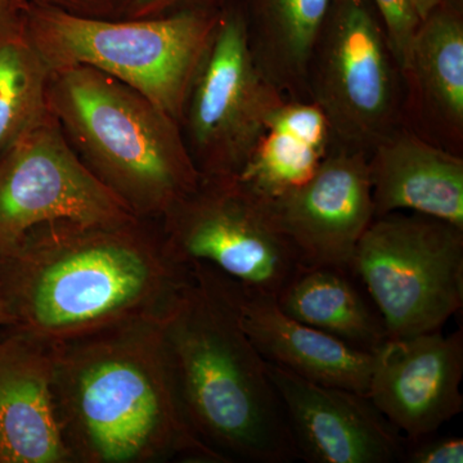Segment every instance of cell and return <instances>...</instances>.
<instances>
[{
  "mask_svg": "<svg viewBox=\"0 0 463 463\" xmlns=\"http://www.w3.org/2000/svg\"><path fill=\"white\" fill-rule=\"evenodd\" d=\"M188 279L157 222L138 218L41 225L0 260L9 328L50 345L160 318Z\"/></svg>",
  "mask_w": 463,
  "mask_h": 463,
  "instance_id": "obj_1",
  "label": "cell"
},
{
  "mask_svg": "<svg viewBox=\"0 0 463 463\" xmlns=\"http://www.w3.org/2000/svg\"><path fill=\"white\" fill-rule=\"evenodd\" d=\"M188 269V282L157 321L188 429L219 463L295 461L297 446L267 362L240 327L212 268Z\"/></svg>",
  "mask_w": 463,
  "mask_h": 463,
  "instance_id": "obj_2",
  "label": "cell"
},
{
  "mask_svg": "<svg viewBox=\"0 0 463 463\" xmlns=\"http://www.w3.org/2000/svg\"><path fill=\"white\" fill-rule=\"evenodd\" d=\"M157 321L53 345L57 417L71 463H219L183 419Z\"/></svg>",
  "mask_w": 463,
  "mask_h": 463,
  "instance_id": "obj_3",
  "label": "cell"
},
{
  "mask_svg": "<svg viewBox=\"0 0 463 463\" xmlns=\"http://www.w3.org/2000/svg\"><path fill=\"white\" fill-rule=\"evenodd\" d=\"M48 109L85 167L136 218L157 222L200 184L181 124L105 72L52 70Z\"/></svg>",
  "mask_w": 463,
  "mask_h": 463,
  "instance_id": "obj_4",
  "label": "cell"
},
{
  "mask_svg": "<svg viewBox=\"0 0 463 463\" xmlns=\"http://www.w3.org/2000/svg\"><path fill=\"white\" fill-rule=\"evenodd\" d=\"M222 9L156 18H90L27 3L30 38L52 70L88 66L141 91L182 123Z\"/></svg>",
  "mask_w": 463,
  "mask_h": 463,
  "instance_id": "obj_5",
  "label": "cell"
},
{
  "mask_svg": "<svg viewBox=\"0 0 463 463\" xmlns=\"http://www.w3.org/2000/svg\"><path fill=\"white\" fill-rule=\"evenodd\" d=\"M350 270L390 339L440 330L463 306V231L425 215L377 216Z\"/></svg>",
  "mask_w": 463,
  "mask_h": 463,
  "instance_id": "obj_6",
  "label": "cell"
},
{
  "mask_svg": "<svg viewBox=\"0 0 463 463\" xmlns=\"http://www.w3.org/2000/svg\"><path fill=\"white\" fill-rule=\"evenodd\" d=\"M179 264H203L245 288L272 295L306 267L267 200L237 176L201 178L157 221Z\"/></svg>",
  "mask_w": 463,
  "mask_h": 463,
  "instance_id": "obj_7",
  "label": "cell"
},
{
  "mask_svg": "<svg viewBox=\"0 0 463 463\" xmlns=\"http://www.w3.org/2000/svg\"><path fill=\"white\" fill-rule=\"evenodd\" d=\"M285 99L255 61L245 14L222 9L181 123L201 176H239L268 118Z\"/></svg>",
  "mask_w": 463,
  "mask_h": 463,
  "instance_id": "obj_8",
  "label": "cell"
},
{
  "mask_svg": "<svg viewBox=\"0 0 463 463\" xmlns=\"http://www.w3.org/2000/svg\"><path fill=\"white\" fill-rule=\"evenodd\" d=\"M395 61L370 0H332L317 41L309 96L346 148H373L397 111Z\"/></svg>",
  "mask_w": 463,
  "mask_h": 463,
  "instance_id": "obj_9",
  "label": "cell"
},
{
  "mask_svg": "<svg viewBox=\"0 0 463 463\" xmlns=\"http://www.w3.org/2000/svg\"><path fill=\"white\" fill-rule=\"evenodd\" d=\"M130 218L81 163L51 112L0 157V260L41 225Z\"/></svg>",
  "mask_w": 463,
  "mask_h": 463,
  "instance_id": "obj_10",
  "label": "cell"
},
{
  "mask_svg": "<svg viewBox=\"0 0 463 463\" xmlns=\"http://www.w3.org/2000/svg\"><path fill=\"white\" fill-rule=\"evenodd\" d=\"M268 203L304 265L350 269L376 218L368 156L362 149H331L306 184Z\"/></svg>",
  "mask_w": 463,
  "mask_h": 463,
  "instance_id": "obj_11",
  "label": "cell"
},
{
  "mask_svg": "<svg viewBox=\"0 0 463 463\" xmlns=\"http://www.w3.org/2000/svg\"><path fill=\"white\" fill-rule=\"evenodd\" d=\"M462 331L389 339L373 353L367 395L405 441L437 434L463 408Z\"/></svg>",
  "mask_w": 463,
  "mask_h": 463,
  "instance_id": "obj_12",
  "label": "cell"
},
{
  "mask_svg": "<svg viewBox=\"0 0 463 463\" xmlns=\"http://www.w3.org/2000/svg\"><path fill=\"white\" fill-rule=\"evenodd\" d=\"M298 458L312 463H392L405 439L362 392L325 385L268 364Z\"/></svg>",
  "mask_w": 463,
  "mask_h": 463,
  "instance_id": "obj_13",
  "label": "cell"
},
{
  "mask_svg": "<svg viewBox=\"0 0 463 463\" xmlns=\"http://www.w3.org/2000/svg\"><path fill=\"white\" fill-rule=\"evenodd\" d=\"M213 272L233 307L240 327L265 362L316 383L367 392L373 353L292 318L272 295L245 288L218 270Z\"/></svg>",
  "mask_w": 463,
  "mask_h": 463,
  "instance_id": "obj_14",
  "label": "cell"
},
{
  "mask_svg": "<svg viewBox=\"0 0 463 463\" xmlns=\"http://www.w3.org/2000/svg\"><path fill=\"white\" fill-rule=\"evenodd\" d=\"M0 463H71L58 422L53 345L0 331Z\"/></svg>",
  "mask_w": 463,
  "mask_h": 463,
  "instance_id": "obj_15",
  "label": "cell"
},
{
  "mask_svg": "<svg viewBox=\"0 0 463 463\" xmlns=\"http://www.w3.org/2000/svg\"><path fill=\"white\" fill-rule=\"evenodd\" d=\"M368 157L374 216L411 212L463 231V160L416 134L392 132Z\"/></svg>",
  "mask_w": 463,
  "mask_h": 463,
  "instance_id": "obj_16",
  "label": "cell"
},
{
  "mask_svg": "<svg viewBox=\"0 0 463 463\" xmlns=\"http://www.w3.org/2000/svg\"><path fill=\"white\" fill-rule=\"evenodd\" d=\"M330 123L312 99H286L269 115L251 156L237 178L272 201L306 184L330 154Z\"/></svg>",
  "mask_w": 463,
  "mask_h": 463,
  "instance_id": "obj_17",
  "label": "cell"
},
{
  "mask_svg": "<svg viewBox=\"0 0 463 463\" xmlns=\"http://www.w3.org/2000/svg\"><path fill=\"white\" fill-rule=\"evenodd\" d=\"M276 300L292 318L365 352H376L389 339L380 313L350 269L306 265Z\"/></svg>",
  "mask_w": 463,
  "mask_h": 463,
  "instance_id": "obj_18",
  "label": "cell"
},
{
  "mask_svg": "<svg viewBox=\"0 0 463 463\" xmlns=\"http://www.w3.org/2000/svg\"><path fill=\"white\" fill-rule=\"evenodd\" d=\"M332 0H255L250 47L265 78L286 99L309 96V71Z\"/></svg>",
  "mask_w": 463,
  "mask_h": 463,
  "instance_id": "obj_19",
  "label": "cell"
},
{
  "mask_svg": "<svg viewBox=\"0 0 463 463\" xmlns=\"http://www.w3.org/2000/svg\"><path fill=\"white\" fill-rule=\"evenodd\" d=\"M404 74L411 75L426 108L449 132L463 130V20L441 2L420 23Z\"/></svg>",
  "mask_w": 463,
  "mask_h": 463,
  "instance_id": "obj_20",
  "label": "cell"
},
{
  "mask_svg": "<svg viewBox=\"0 0 463 463\" xmlns=\"http://www.w3.org/2000/svg\"><path fill=\"white\" fill-rule=\"evenodd\" d=\"M24 11L0 16V157L50 115L52 69L30 38Z\"/></svg>",
  "mask_w": 463,
  "mask_h": 463,
  "instance_id": "obj_21",
  "label": "cell"
},
{
  "mask_svg": "<svg viewBox=\"0 0 463 463\" xmlns=\"http://www.w3.org/2000/svg\"><path fill=\"white\" fill-rule=\"evenodd\" d=\"M383 21L390 51L395 65L405 72L410 60L411 44L420 21L412 0H371Z\"/></svg>",
  "mask_w": 463,
  "mask_h": 463,
  "instance_id": "obj_22",
  "label": "cell"
},
{
  "mask_svg": "<svg viewBox=\"0 0 463 463\" xmlns=\"http://www.w3.org/2000/svg\"><path fill=\"white\" fill-rule=\"evenodd\" d=\"M403 461L410 463H462L463 440L458 437H435L405 441Z\"/></svg>",
  "mask_w": 463,
  "mask_h": 463,
  "instance_id": "obj_23",
  "label": "cell"
},
{
  "mask_svg": "<svg viewBox=\"0 0 463 463\" xmlns=\"http://www.w3.org/2000/svg\"><path fill=\"white\" fill-rule=\"evenodd\" d=\"M221 0H128L121 18H156L188 11H214Z\"/></svg>",
  "mask_w": 463,
  "mask_h": 463,
  "instance_id": "obj_24",
  "label": "cell"
},
{
  "mask_svg": "<svg viewBox=\"0 0 463 463\" xmlns=\"http://www.w3.org/2000/svg\"><path fill=\"white\" fill-rule=\"evenodd\" d=\"M33 5L58 9L74 16L118 20L128 0H26Z\"/></svg>",
  "mask_w": 463,
  "mask_h": 463,
  "instance_id": "obj_25",
  "label": "cell"
},
{
  "mask_svg": "<svg viewBox=\"0 0 463 463\" xmlns=\"http://www.w3.org/2000/svg\"><path fill=\"white\" fill-rule=\"evenodd\" d=\"M441 2H443V0H412V5L420 21H422L425 20L438 5H440Z\"/></svg>",
  "mask_w": 463,
  "mask_h": 463,
  "instance_id": "obj_26",
  "label": "cell"
},
{
  "mask_svg": "<svg viewBox=\"0 0 463 463\" xmlns=\"http://www.w3.org/2000/svg\"><path fill=\"white\" fill-rule=\"evenodd\" d=\"M11 313H9L7 303H5V298L3 297L2 288H0V331L11 327Z\"/></svg>",
  "mask_w": 463,
  "mask_h": 463,
  "instance_id": "obj_27",
  "label": "cell"
},
{
  "mask_svg": "<svg viewBox=\"0 0 463 463\" xmlns=\"http://www.w3.org/2000/svg\"><path fill=\"white\" fill-rule=\"evenodd\" d=\"M26 5V0H0V16L9 12L20 11L25 8Z\"/></svg>",
  "mask_w": 463,
  "mask_h": 463,
  "instance_id": "obj_28",
  "label": "cell"
}]
</instances>
